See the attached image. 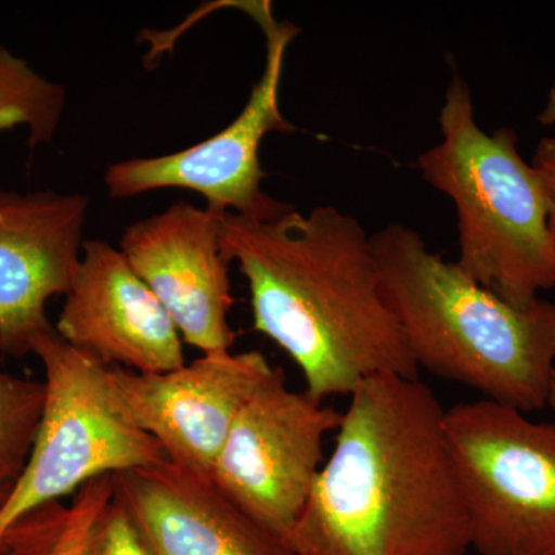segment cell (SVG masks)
<instances>
[{"instance_id": "cell-11", "label": "cell", "mask_w": 555, "mask_h": 555, "mask_svg": "<svg viewBox=\"0 0 555 555\" xmlns=\"http://www.w3.org/2000/svg\"><path fill=\"white\" fill-rule=\"evenodd\" d=\"M90 198L54 190H0V350L27 357L53 328L47 302L67 294L80 257Z\"/></svg>"}, {"instance_id": "cell-10", "label": "cell", "mask_w": 555, "mask_h": 555, "mask_svg": "<svg viewBox=\"0 0 555 555\" xmlns=\"http://www.w3.org/2000/svg\"><path fill=\"white\" fill-rule=\"evenodd\" d=\"M179 201L124 232L119 250L156 295L184 345L201 353L232 350L235 299L230 259L221 244V215Z\"/></svg>"}, {"instance_id": "cell-13", "label": "cell", "mask_w": 555, "mask_h": 555, "mask_svg": "<svg viewBox=\"0 0 555 555\" xmlns=\"http://www.w3.org/2000/svg\"><path fill=\"white\" fill-rule=\"evenodd\" d=\"M113 485L153 555H297L211 478L170 460L116 474Z\"/></svg>"}, {"instance_id": "cell-14", "label": "cell", "mask_w": 555, "mask_h": 555, "mask_svg": "<svg viewBox=\"0 0 555 555\" xmlns=\"http://www.w3.org/2000/svg\"><path fill=\"white\" fill-rule=\"evenodd\" d=\"M113 476L80 488L73 502L31 511L0 534V555H82L94 517L113 494Z\"/></svg>"}, {"instance_id": "cell-2", "label": "cell", "mask_w": 555, "mask_h": 555, "mask_svg": "<svg viewBox=\"0 0 555 555\" xmlns=\"http://www.w3.org/2000/svg\"><path fill=\"white\" fill-rule=\"evenodd\" d=\"M288 540L297 555H466L470 528L436 392L383 374L350 393Z\"/></svg>"}, {"instance_id": "cell-6", "label": "cell", "mask_w": 555, "mask_h": 555, "mask_svg": "<svg viewBox=\"0 0 555 555\" xmlns=\"http://www.w3.org/2000/svg\"><path fill=\"white\" fill-rule=\"evenodd\" d=\"M478 555H555V422L480 398L444 412Z\"/></svg>"}, {"instance_id": "cell-18", "label": "cell", "mask_w": 555, "mask_h": 555, "mask_svg": "<svg viewBox=\"0 0 555 555\" xmlns=\"http://www.w3.org/2000/svg\"><path fill=\"white\" fill-rule=\"evenodd\" d=\"M531 164L542 181L546 201L547 230H550L555 250V137L540 139Z\"/></svg>"}, {"instance_id": "cell-16", "label": "cell", "mask_w": 555, "mask_h": 555, "mask_svg": "<svg viewBox=\"0 0 555 555\" xmlns=\"http://www.w3.org/2000/svg\"><path fill=\"white\" fill-rule=\"evenodd\" d=\"M0 350V513L16 492L38 436L46 383L3 371Z\"/></svg>"}, {"instance_id": "cell-4", "label": "cell", "mask_w": 555, "mask_h": 555, "mask_svg": "<svg viewBox=\"0 0 555 555\" xmlns=\"http://www.w3.org/2000/svg\"><path fill=\"white\" fill-rule=\"evenodd\" d=\"M441 139L418 156L427 184L454 204L456 264L517 308L555 287V250L542 181L513 129L478 127L469 86L454 75L440 109Z\"/></svg>"}, {"instance_id": "cell-19", "label": "cell", "mask_w": 555, "mask_h": 555, "mask_svg": "<svg viewBox=\"0 0 555 555\" xmlns=\"http://www.w3.org/2000/svg\"><path fill=\"white\" fill-rule=\"evenodd\" d=\"M539 120L543 126L555 127V87L547 94L546 104L539 115Z\"/></svg>"}, {"instance_id": "cell-5", "label": "cell", "mask_w": 555, "mask_h": 555, "mask_svg": "<svg viewBox=\"0 0 555 555\" xmlns=\"http://www.w3.org/2000/svg\"><path fill=\"white\" fill-rule=\"evenodd\" d=\"M33 353L46 372V404L30 462L0 513V534L96 478L169 462L124 406L113 366L69 346L54 327L40 335Z\"/></svg>"}, {"instance_id": "cell-17", "label": "cell", "mask_w": 555, "mask_h": 555, "mask_svg": "<svg viewBox=\"0 0 555 555\" xmlns=\"http://www.w3.org/2000/svg\"><path fill=\"white\" fill-rule=\"evenodd\" d=\"M82 555H153L115 489L90 526Z\"/></svg>"}, {"instance_id": "cell-7", "label": "cell", "mask_w": 555, "mask_h": 555, "mask_svg": "<svg viewBox=\"0 0 555 555\" xmlns=\"http://www.w3.org/2000/svg\"><path fill=\"white\" fill-rule=\"evenodd\" d=\"M266 38V64L246 107L215 137L170 155L112 164L104 184L112 198H133L158 189H185L199 193L207 207L236 217L269 221L292 206L262 189L266 173L259 149L273 131L292 133L295 127L280 108V86L288 43L298 28L273 16L269 2H240Z\"/></svg>"}, {"instance_id": "cell-20", "label": "cell", "mask_w": 555, "mask_h": 555, "mask_svg": "<svg viewBox=\"0 0 555 555\" xmlns=\"http://www.w3.org/2000/svg\"><path fill=\"white\" fill-rule=\"evenodd\" d=\"M547 406L555 409V375L553 385H551L550 400H547Z\"/></svg>"}, {"instance_id": "cell-12", "label": "cell", "mask_w": 555, "mask_h": 555, "mask_svg": "<svg viewBox=\"0 0 555 555\" xmlns=\"http://www.w3.org/2000/svg\"><path fill=\"white\" fill-rule=\"evenodd\" d=\"M57 334L107 366L160 374L185 364L184 341L167 310L119 248L83 241Z\"/></svg>"}, {"instance_id": "cell-9", "label": "cell", "mask_w": 555, "mask_h": 555, "mask_svg": "<svg viewBox=\"0 0 555 555\" xmlns=\"http://www.w3.org/2000/svg\"><path fill=\"white\" fill-rule=\"evenodd\" d=\"M259 350L203 353L160 374L113 367L124 406L175 465L211 478L233 423L275 374Z\"/></svg>"}, {"instance_id": "cell-1", "label": "cell", "mask_w": 555, "mask_h": 555, "mask_svg": "<svg viewBox=\"0 0 555 555\" xmlns=\"http://www.w3.org/2000/svg\"><path fill=\"white\" fill-rule=\"evenodd\" d=\"M221 244L247 281L255 331L292 358L310 397H349L375 375L420 377L358 219L334 206L269 221L222 214Z\"/></svg>"}, {"instance_id": "cell-3", "label": "cell", "mask_w": 555, "mask_h": 555, "mask_svg": "<svg viewBox=\"0 0 555 555\" xmlns=\"http://www.w3.org/2000/svg\"><path fill=\"white\" fill-rule=\"evenodd\" d=\"M371 244L383 297L420 371L525 414L547 406L555 302L509 305L401 224L379 230Z\"/></svg>"}, {"instance_id": "cell-15", "label": "cell", "mask_w": 555, "mask_h": 555, "mask_svg": "<svg viewBox=\"0 0 555 555\" xmlns=\"http://www.w3.org/2000/svg\"><path fill=\"white\" fill-rule=\"evenodd\" d=\"M65 100L64 87L0 46V131L27 127L31 149L49 144L60 129Z\"/></svg>"}, {"instance_id": "cell-8", "label": "cell", "mask_w": 555, "mask_h": 555, "mask_svg": "<svg viewBox=\"0 0 555 555\" xmlns=\"http://www.w3.org/2000/svg\"><path fill=\"white\" fill-rule=\"evenodd\" d=\"M343 412L291 389L281 369L233 423L211 481L255 524L286 543L324 462V443Z\"/></svg>"}]
</instances>
